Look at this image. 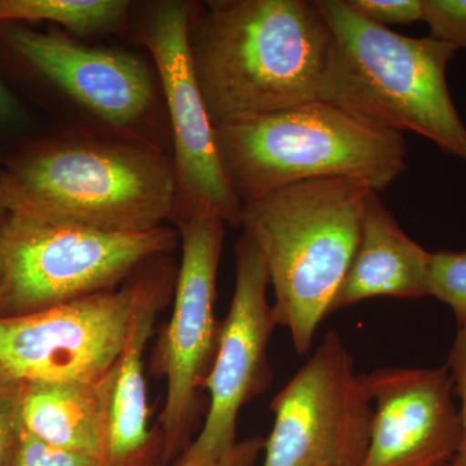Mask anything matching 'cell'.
<instances>
[{"instance_id": "30bf717a", "label": "cell", "mask_w": 466, "mask_h": 466, "mask_svg": "<svg viewBox=\"0 0 466 466\" xmlns=\"http://www.w3.org/2000/svg\"><path fill=\"white\" fill-rule=\"evenodd\" d=\"M235 259L231 306L220 321L216 360L204 382L210 400L207 416L200 433L173 466L213 464L227 455L238 443L242 407L272 382L267 348L278 320L267 300L266 260L247 233L236 242Z\"/></svg>"}, {"instance_id": "6da1fadb", "label": "cell", "mask_w": 466, "mask_h": 466, "mask_svg": "<svg viewBox=\"0 0 466 466\" xmlns=\"http://www.w3.org/2000/svg\"><path fill=\"white\" fill-rule=\"evenodd\" d=\"M188 38L214 127L319 100L334 43L317 0L193 3Z\"/></svg>"}, {"instance_id": "cb8c5ba5", "label": "cell", "mask_w": 466, "mask_h": 466, "mask_svg": "<svg viewBox=\"0 0 466 466\" xmlns=\"http://www.w3.org/2000/svg\"><path fill=\"white\" fill-rule=\"evenodd\" d=\"M265 441L262 437H251L238 441L222 459L204 466H259V458L265 450Z\"/></svg>"}, {"instance_id": "8fae6325", "label": "cell", "mask_w": 466, "mask_h": 466, "mask_svg": "<svg viewBox=\"0 0 466 466\" xmlns=\"http://www.w3.org/2000/svg\"><path fill=\"white\" fill-rule=\"evenodd\" d=\"M135 272L119 289L0 318V366L21 381H99L118 360L130 333Z\"/></svg>"}, {"instance_id": "603a6c76", "label": "cell", "mask_w": 466, "mask_h": 466, "mask_svg": "<svg viewBox=\"0 0 466 466\" xmlns=\"http://www.w3.org/2000/svg\"><path fill=\"white\" fill-rule=\"evenodd\" d=\"M16 466H106L100 459L55 449L24 433Z\"/></svg>"}, {"instance_id": "52a82bcc", "label": "cell", "mask_w": 466, "mask_h": 466, "mask_svg": "<svg viewBox=\"0 0 466 466\" xmlns=\"http://www.w3.org/2000/svg\"><path fill=\"white\" fill-rule=\"evenodd\" d=\"M177 226L182 262L175 280L174 309L152 358V372L167 381L157 425L165 466L174 464L192 443L201 391L216 360L220 321L214 306L226 223L213 211H200Z\"/></svg>"}, {"instance_id": "7a4b0ae2", "label": "cell", "mask_w": 466, "mask_h": 466, "mask_svg": "<svg viewBox=\"0 0 466 466\" xmlns=\"http://www.w3.org/2000/svg\"><path fill=\"white\" fill-rule=\"evenodd\" d=\"M8 214L96 231L142 233L171 219L174 165L133 140L70 137L33 150L0 177Z\"/></svg>"}, {"instance_id": "44dd1931", "label": "cell", "mask_w": 466, "mask_h": 466, "mask_svg": "<svg viewBox=\"0 0 466 466\" xmlns=\"http://www.w3.org/2000/svg\"><path fill=\"white\" fill-rule=\"evenodd\" d=\"M355 14L377 25H410L422 21V0H345Z\"/></svg>"}, {"instance_id": "3957f363", "label": "cell", "mask_w": 466, "mask_h": 466, "mask_svg": "<svg viewBox=\"0 0 466 466\" xmlns=\"http://www.w3.org/2000/svg\"><path fill=\"white\" fill-rule=\"evenodd\" d=\"M240 205L308 180H357L383 192L407 168L404 134L323 100L214 127Z\"/></svg>"}, {"instance_id": "484cf974", "label": "cell", "mask_w": 466, "mask_h": 466, "mask_svg": "<svg viewBox=\"0 0 466 466\" xmlns=\"http://www.w3.org/2000/svg\"><path fill=\"white\" fill-rule=\"evenodd\" d=\"M8 213L7 210H5V208L3 207L2 198H0V223L3 222V220L7 218Z\"/></svg>"}, {"instance_id": "9a60e30c", "label": "cell", "mask_w": 466, "mask_h": 466, "mask_svg": "<svg viewBox=\"0 0 466 466\" xmlns=\"http://www.w3.org/2000/svg\"><path fill=\"white\" fill-rule=\"evenodd\" d=\"M431 253L400 228L380 193L368 192L357 253L334 299L330 314L377 297H431Z\"/></svg>"}, {"instance_id": "83f0119b", "label": "cell", "mask_w": 466, "mask_h": 466, "mask_svg": "<svg viewBox=\"0 0 466 466\" xmlns=\"http://www.w3.org/2000/svg\"><path fill=\"white\" fill-rule=\"evenodd\" d=\"M443 466H451L450 464H446V465H443Z\"/></svg>"}, {"instance_id": "ffe728a7", "label": "cell", "mask_w": 466, "mask_h": 466, "mask_svg": "<svg viewBox=\"0 0 466 466\" xmlns=\"http://www.w3.org/2000/svg\"><path fill=\"white\" fill-rule=\"evenodd\" d=\"M431 38L466 50V0H422Z\"/></svg>"}, {"instance_id": "4fadbf2b", "label": "cell", "mask_w": 466, "mask_h": 466, "mask_svg": "<svg viewBox=\"0 0 466 466\" xmlns=\"http://www.w3.org/2000/svg\"><path fill=\"white\" fill-rule=\"evenodd\" d=\"M3 35L36 72L106 124L130 127L152 109V76L131 55L16 25L3 27Z\"/></svg>"}, {"instance_id": "d4e9b609", "label": "cell", "mask_w": 466, "mask_h": 466, "mask_svg": "<svg viewBox=\"0 0 466 466\" xmlns=\"http://www.w3.org/2000/svg\"><path fill=\"white\" fill-rule=\"evenodd\" d=\"M16 112V104L0 79V119L8 118Z\"/></svg>"}, {"instance_id": "7402d4cb", "label": "cell", "mask_w": 466, "mask_h": 466, "mask_svg": "<svg viewBox=\"0 0 466 466\" xmlns=\"http://www.w3.org/2000/svg\"><path fill=\"white\" fill-rule=\"evenodd\" d=\"M446 366L453 380V391L460 400V429L461 437L451 466H466V327L458 328L455 341L450 350Z\"/></svg>"}, {"instance_id": "277c9868", "label": "cell", "mask_w": 466, "mask_h": 466, "mask_svg": "<svg viewBox=\"0 0 466 466\" xmlns=\"http://www.w3.org/2000/svg\"><path fill=\"white\" fill-rule=\"evenodd\" d=\"M370 187L330 177L285 187L242 205L240 227L256 242L274 288L278 325L309 354L360 238Z\"/></svg>"}, {"instance_id": "9c48e42d", "label": "cell", "mask_w": 466, "mask_h": 466, "mask_svg": "<svg viewBox=\"0 0 466 466\" xmlns=\"http://www.w3.org/2000/svg\"><path fill=\"white\" fill-rule=\"evenodd\" d=\"M193 3L165 0L144 17L143 41L156 66L170 113L175 157V202L171 220L213 211L226 225L240 227V202L227 182L189 51Z\"/></svg>"}, {"instance_id": "e0dca14e", "label": "cell", "mask_w": 466, "mask_h": 466, "mask_svg": "<svg viewBox=\"0 0 466 466\" xmlns=\"http://www.w3.org/2000/svg\"><path fill=\"white\" fill-rule=\"evenodd\" d=\"M125 0H0V23L51 21L75 33L113 29L125 20Z\"/></svg>"}, {"instance_id": "5b68a950", "label": "cell", "mask_w": 466, "mask_h": 466, "mask_svg": "<svg viewBox=\"0 0 466 466\" xmlns=\"http://www.w3.org/2000/svg\"><path fill=\"white\" fill-rule=\"evenodd\" d=\"M317 2L334 38L319 100L420 135L466 162V126L447 84L455 48L370 23L345 0Z\"/></svg>"}, {"instance_id": "4316f807", "label": "cell", "mask_w": 466, "mask_h": 466, "mask_svg": "<svg viewBox=\"0 0 466 466\" xmlns=\"http://www.w3.org/2000/svg\"><path fill=\"white\" fill-rule=\"evenodd\" d=\"M3 281H5V272H3L2 258H0V296H2Z\"/></svg>"}, {"instance_id": "2e32d148", "label": "cell", "mask_w": 466, "mask_h": 466, "mask_svg": "<svg viewBox=\"0 0 466 466\" xmlns=\"http://www.w3.org/2000/svg\"><path fill=\"white\" fill-rule=\"evenodd\" d=\"M110 370L99 381H23L27 434L104 462L108 447Z\"/></svg>"}, {"instance_id": "5bb4252c", "label": "cell", "mask_w": 466, "mask_h": 466, "mask_svg": "<svg viewBox=\"0 0 466 466\" xmlns=\"http://www.w3.org/2000/svg\"><path fill=\"white\" fill-rule=\"evenodd\" d=\"M177 271L167 256L147 260L135 272L137 299L127 341L110 370L108 447L106 466H165L157 426L149 429L144 354L156 319L170 299Z\"/></svg>"}, {"instance_id": "d6986e66", "label": "cell", "mask_w": 466, "mask_h": 466, "mask_svg": "<svg viewBox=\"0 0 466 466\" xmlns=\"http://www.w3.org/2000/svg\"><path fill=\"white\" fill-rule=\"evenodd\" d=\"M24 433L23 381L0 366V466H16Z\"/></svg>"}, {"instance_id": "ba28073f", "label": "cell", "mask_w": 466, "mask_h": 466, "mask_svg": "<svg viewBox=\"0 0 466 466\" xmlns=\"http://www.w3.org/2000/svg\"><path fill=\"white\" fill-rule=\"evenodd\" d=\"M269 410L274 426L259 466H360L366 458L372 401L333 330L275 395Z\"/></svg>"}, {"instance_id": "ac0fdd59", "label": "cell", "mask_w": 466, "mask_h": 466, "mask_svg": "<svg viewBox=\"0 0 466 466\" xmlns=\"http://www.w3.org/2000/svg\"><path fill=\"white\" fill-rule=\"evenodd\" d=\"M429 291L452 309L458 328L466 327V250L431 253Z\"/></svg>"}, {"instance_id": "7c38bea8", "label": "cell", "mask_w": 466, "mask_h": 466, "mask_svg": "<svg viewBox=\"0 0 466 466\" xmlns=\"http://www.w3.org/2000/svg\"><path fill=\"white\" fill-rule=\"evenodd\" d=\"M373 408L360 466H443L461 429L449 367L379 368L360 375Z\"/></svg>"}, {"instance_id": "8992f818", "label": "cell", "mask_w": 466, "mask_h": 466, "mask_svg": "<svg viewBox=\"0 0 466 466\" xmlns=\"http://www.w3.org/2000/svg\"><path fill=\"white\" fill-rule=\"evenodd\" d=\"M177 233H115L14 216L0 223V318H16L116 289L147 260L168 256Z\"/></svg>"}]
</instances>
